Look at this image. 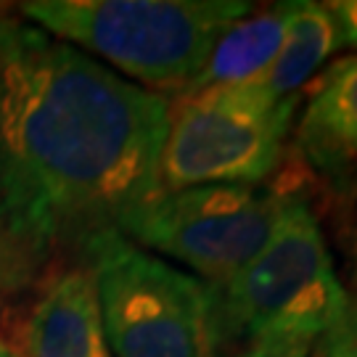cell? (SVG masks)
<instances>
[{
	"mask_svg": "<svg viewBox=\"0 0 357 357\" xmlns=\"http://www.w3.org/2000/svg\"><path fill=\"white\" fill-rule=\"evenodd\" d=\"M167 122V96L0 11V238L22 268L162 193Z\"/></svg>",
	"mask_w": 357,
	"mask_h": 357,
	"instance_id": "1",
	"label": "cell"
},
{
	"mask_svg": "<svg viewBox=\"0 0 357 357\" xmlns=\"http://www.w3.org/2000/svg\"><path fill=\"white\" fill-rule=\"evenodd\" d=\"M255 8L238 0H38L19 13L56 40L98 53L141 88L180 96L220 35Z\"/></svg>",
	"mask_w": 357,
	"mask_h": 357,
	"instance_id": "2",
	"label": "cell"
},
{
	"mask_svg": "<svg viewBox=\"0 0 357 357\" xmlns=\"http://www.w3.org/2000/svg\"><path fill=\"white\" fill-rule=\"evenodd\" d=\"M349 294L333 270L305 185L286 196L265 246L228 283L212 289L217 352L268 339L318 342L344 312Z\"/></svg>",
	"mask_w": 357,
	"mask_h": 357,
	"instance_id": "3",
	"label": "cell"
},
{
	"mask_svg": "<svg viewBox=\"0 0 357 357\" xmlns=\"http://www.w3.org/2000/svg\"><path fill=\"white\" fill-rule=\"evenodd\" d=\"M112 357H217L212 286L119 230L82 249Z\"/></svg>",
	"mask_w": 357,
	"mask_h": 357,
	"instance_id": "4",
	"label": "cell"
},
{
	"mask_svg": "<svg viewBox=\"0 0 357 357\" xmlns=\"http://www.w3.org/2000/svg\"><path fill=\"white\" fill-rule=\"evenodd\" d=\"M283 165L270 185H196L156 193L122 217L116 230L149 255L159 252L183 262L217 289L255 259L286 196L305 185L294 151Z\"/></svg>",
	"mask_w": 357,
	"mask_h": 357,
	"instance_id": "5",
	"label": "cell"
},
{
	"mask_svg": "<svg viewBox=\"0 0 357 357\" xmlns=\"http://www.w3.org/2000/svg\"><path fill=\"white\" fill-rule=\"evenodd\" d=\"M299 98L268 103L246 85L175 96L159 159V188L259 185L289 156L286 138Z\"/></svg>",
	"mask_w": 357,
	"mask_h": 357,
	"instance_id": "6",
	"label": "cell"
},
{
	"mask_svg": "<svg viewBox=\"0 0 357 357\" xmlns=\"http://www.w3.org/2000/svg\"><path fill=\"white\" fill-rule=\"evenodd\" d=\"M294 151L339 185L357 175V53L333 61L310 85Z\"/></svg>",
	"mask_w": 357,
	"mask_h": 357,
	"instance_id": "7",
	"label": "cell"
},
{
	"mask_svg": "<svg viewBox=\"0 0 357 357\" xmlns=\"http://www.w3.org/2000/svg\"><path fill=\"white\" fill-rule=\"evenodd\" d=\"M22 357H112L88 268L56 273L26 312Z\"/></svg>",
	"mask_w": 357,
	"mask_h": 357,
	"instance_id": "8",
	"label": "cell"
},
{
	"mask_svg": "<svg viewBox=\"0 0 357 357\" xmlns=\"http://www.w3.org/2000/svg\"><path fill=\"white\" fill-rule=\"evenodd\" d=\"M294 11L296 3H273L262 11L255 8L243 19L233 22L220 35L202 75L193 79V85L185 93L222 88V85H243L265 75L289 35Z\"/></svg>",
	"mask_w": 357,
	"mask_h": 357,
	"instance_id": "9",
	"label": "cell"
},
{
	"mask_svg": "<svg viewBox=\"0 0 357 357\" xmlns=\"http://www.w3.org/2000/svg\"><path fill=\"white\" fill-rule=\"evenodd\" d=\"M344 48L342 32L326 3H296L289 35L268 72L243 82L255 96L268 103H281L299 96L333 53Z\"/></svg>",
	"mask_w": 357,
	"mask_h": 357,
	"instance_id": "10",
	"label": "cell"
},
{
	"mask_svg": "<svg viewBox=\"0 0 357 357\" xmlns=\"http://www.w3.org/2000/svg\"><path fill=\"white\" fill-rule=\"evenodd\" d=\"M315 357H357V307L347 302L344 312L318 339Z\"/></svg>",
	"mask_w": 357,
	"mask_h": 357,
	"instance_id": "11",
	"label": "cell"
},
{
	"mask_svg": "<svg viewBox=\"0 0 357 357\" xmlns=\"http://www.w3.org/2000/svg\"><path fill=\"white\" fill-rule=\"evenodd\" d=\"M315 342L307 339H268L246 347L243 352H236L233 357H310Z\"/></svg>",
	"mask_w": 357,
	"mask_h": 357,
	"instance_id": "12",
	"label": "cell"
},
{
	"mask_svg": "<svg viewBox=\"0 0 357 357\" xmlns=\"http://www.w3.org/2000/svg\"><path fill=\"white\" fill-rule=\"evenodd\" d=\"M328 11L333 13L339 32H342V43L347 48L357 51V0H336V3H326Z\"/></svg>",
	"mask_w": 357,
	"mask_h": 357,
	"instance_id": "13",
	"label": "cell"
},
{
	"mask_svg": "<svg viewBox=\"0 0 357 357\" xmlns=\"http://www.w3.org/2000/svg\"><path fill=\"white\" fill-rule=\"evenodd\" d=\"M355 259H352V278H349V283H352V294H349V302L357 307V241H355Z\"/></svg>",
	"mask_w": 357,
	"mask_h": 357,
	"instance_id": "14",
	"label": "cell"
},
{
	"mask_svg": "<svg viewBox=\"0 0 357 357\" xmlns=\"http://www.w3.org/2000/svg\"><path fill=\"white\" fill-rule=\"evenodd\" d=\"M0 357H22V352H16V349L0 336Z\"/></svg>",
	"mask_w": 357,
	"mask_h": 357,
	"instance_id": "15",
	"label": "cell"
},
{
	"mask_svg": "<svg viewBox=\"0 0 357 357\" xmlns=\"http://www.w3.org/2000/svg\"><path fill=\"white\" fill-rule=\"evenodd\" d=\"M355 241H357V236H355Z\"/></svg>",
	"mask_w": 357,
	"mask_h": 357,
	"instance_id": "16",
	"label": "cell"
}]
</instances>
